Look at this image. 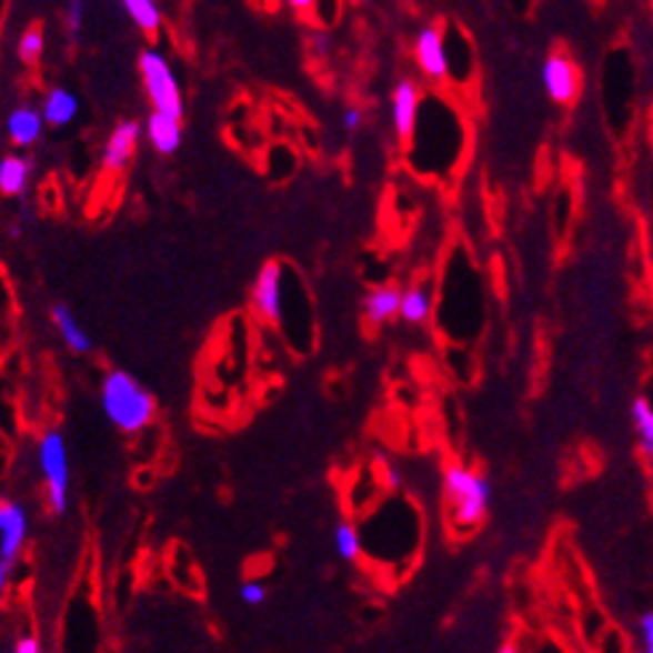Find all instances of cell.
I'll return each instance as SVG.
<instances>
[{
    "label": "cell",
    "instance_id": "cell-20",
    "mask_svg": "<svg viewBox=\"0 0 653 653\" xmlns=\"http://www.w3.org/2000/svg\"><path fill=\"white\" fill-rule=\"evenodd\" d=\"M333 544H336L339 557L346 560V563H355V560L363 555V539H360V531L352 523L336 525V531H333Z\"/></svg>",
    "mask_w": 653,
    "mask_h": 653
},
{
    "label": "cell",
    "instance_id": "cell-19",
    "mask_svg": "<svg viewBox=\"0 0 653 653\" xmlns=\"http://www.w3.org/2000/svg\"><path fill=\"white\" fill-rule=\"evenodd\" d=\"M123 9L131 17V22L147 36H155L160 30V9L152 0H125Z\"/></svg>",
    "mask_w": 653,
    "mask_h": 653
},
{
    "label": "cell",
    "instance_id": "cell-16",
    "mask_svg": "<svg viewBox=\"0 0 653 653\" xmlns=\"http://www.w3.org/2000/svg\"><path fill=\"white\" fill-rule=\"evenodd\" d=\"M78 115V97L67 89H53L46 97L43 104V120L51 125H67Z\"/></svg>",
    "mask_w": 653,
    "mask_h": 653
},
{
    "label": "cell",
    "instance_id": "cell-10",
    "mask_svg": "<svg viewBox=\"0 0 653 653\" xmlns=\"http://www.w3.org/2000/svg\"><path fill=\"white\" fill-rule=\"evenodd\" d=\"M139 137H142V125H139L137 120H123V123H118L104 144V152H102L104 169L123 171L125 165H129L133 150H137Z\"/></svg>",
    "mask_w": 653,
    "mask_h": 653
},
{
    "label": "cell",
    "instance_id": "cell-25",
    "mask_svg": "<svg viewBox=\"0 0 653 653\" xmlns=\"http://www.w3.org/2000/svg\"><path fill=\"white\" fill-rule=\"evenodd\" d=\"M13 653H43V645H40L38 637L24 635V637L17 640V645H13Z\"/></svg>",
    "mask_w": 653,
    "mask_h": 653
},
{
    "label": "cell",
    "instance_id": "cell-4",
    "mask_svg": "<svg viewBox=\"0 0 653 653\" xmlns=\"http://www.w3.org/2000/svg\"><path fill=\"white\" fill-rule=\"evenodd\" d=\"M38 464L46 480L49 504L57 515L67 512V491H70V462H67V445L59 432H46L38 443Z\"/></svg>",
    "mask_w": 653,
    "mask_h": 653
},
{
    "label": "cell",
    "instance_id": "cell-29",
    "mask_svg": "<svg viewBox=\"0 0 653 653\" xmlns=\"http://www.w3.org/2000/svg\"><path fill=\"white\" fill-rule=\"evenodd\" d=\"M499 653H523V651H520V645L515 643V640H506L502 649H499Z\"/></svg>",
    "mask_w": 653,
    "mask_h": 653
},
{
    "label": "cell",
    "instance_id": "cell-23",
    "mask_svg": "<svg viewBox=\"0 0 653 653\" xmlns=\"http://www.w3.org/2000/svg\"><path fill=\"white\" fill-rule=\"evenodd\" d=\"M240 600L245 605H262L267 600V586L262 582H245L240 586Z\"/></svg>",
    "mask_w": 653,
    "mask_h": 653
},
{
    "label": "cell",
    "instance_id": "cell-12",
    "mask_svg": "<svg viewBox=\"0 0 653 653\" xmlns=\"http://www.w3.org/2000/svg\"><path fill=\"white\" fill-rule=\"evenodd\" d=\"M147 137L160 155H171L182 147V120L163 115V112H152L147 120Z\"/></svg>",
    "mask_w": 653,
    "mask_h": 653
},
{
    "label": "cell",
    "instance_id": "cell-6",
    "mask_svg": "<svg viewBox=\"0 0 653 653\" xmlns=\"http://www.w3.org/2000/svg\"><path fill=\"white\" fill-rule=\"evenodd\" d=\"M413 53H416V62L422 67L426 78L445 80L451 76V57L449 49H445L443 30H440L438 24L419 30L416 43H413Z\"/></svg>",
    "mask_w": 653,
    "mask_h": 653
},
{
    "label": "cell",
    "instance_id": "cell-3",
    "mask_svg": "<svg viewBox=\"0 0 653 653\" xmlns=\"http://www.w3.org/2000/svg\"><path fill=\"white\" fill-rule=\"evenodd\" d=\"M139 72H142L147 97H150L155 112H163V115L182 120L184 115V99L182 89H179L177 72L171 70L169 59L160 51L147 49L139 57Z\"/></svg>",
    "mask_w": 653,
    "mask_h": 653
},
{
    "label": "cell",
    "instance_id": "cell-24",
    "mask_svg": "<svg viewBox=\"0 0 653 653\" xmlns=\"http://www.w3.org/2000/svg\"><path fill=\"white\" fill-rule=\"evenodd\" d=\"M64 22H67V27H70L72 36H76V32L80 30V27H83V6H80V3H72L70 9H67Z\"/></svg>",
    "mask_w": 653,
    "mask_h": 653
},
{
    "label": "cell",
    "instance_id": "cell-13",
    "mask_svg": "<svg viewBox=\"0 0 653 653\" xmlns=\"http://www.w3.org/2000/svg\"><path fill=\"white\" fill-rule=\"evenodd\" d=\"M400 299H403V291L395 289V285H379V289L369 291V297L363 299V312L369 323L382 325L400 315Z\"/></svg>",
    "mask_w": 653,
    "mask_h": 653
},
{
    "label": "cell",
    "instance_id": "cell-11",
    "mask_svg": "<svg viewBox=\"0 0 653 653\" xmlns=\"http://www.w3.org/2000/svg\"><path fill=\"white\" fill-rule=\"evenodd\" d=\"M43 123V110H36L32 104H19L6 120V131H9L13 144L30 147L32 142H38Z\"/></svg>",
    "mask_w": 653,
    "mask_h": 653
},
{
    "label": "cell",
    "instance_id": "cell-9",
    "mask_svg": "<svg viewBox=\"0 0 653 653\" xmlns=\"http://www.w3.org/2000/svg\"><path fill=\"white\" fill-rule=\"evenodd\" d=\"M30 520H27L24 506L17 502H0V560L13 563L27 542Z\"/></svg>",
    "mask_w": 653,
    "mask_h": 653
},
{
    "label": "cell",
    "instance_id": "cell-5",
    "mask_svg": "<svg viewBox=\"0 0 653 653\" xmlns=\"http://www.w3.org/2000/svg\"><path fill=\"white\" fill-rule=\"evenodd\" d=\"M253 310L270 323L283 320V264L267 262L253 280Z\"/></svg>",
    "mask_w": 653,
    "mask_h": 653
},
{
    "label": "cell",
    "instance_id": "cell-22",
    "mask_svg": "<svg viewBox=\"0 0 653 653\" xmlns=\"http://www.w3.org/2000/svg\"><path fill=\"white\" fill-rule=\"evenodd\" d=\"M640 653H653V611H645L637 622Z\"/></svg>",
    "mask_w": 653,
    "mask_h": 653
},
{
    "label": "cell",
    "instance_id": "cell-8",
    "mask_svg": "<svg viewBox=\"0 0 653 653\" xmlns=\"http://www.w3.org/2000/svg\"><path fill=\"white\" fill-rule=\"evenodd\" d=\"M419 86L413 83L411 78H403L400 83L392 89V125H395V133L403 142H411L413 133H416V123H419Z\"/></svg>",
    "mask_w": 653,
    "mask_h": 653
},
{
    "label": "cell",
    "instance_id": "cell-14",
    "mask_svg": "<svg viewBox=\"0 0 653 653\" xmlns=\"http://www.w3.org/2000/svg\"><path fill=\"white\" fill-rule=\"evenodd\" d=\"M51 320L53 325H57L59 336L64 339V344L70 346L72 352H78V355H83V352H91V336L80 329V323L72 315V310L67 304H53L51 310Z\"/></svg>",
    "mask_w": 653,
    "mask_h": 653
},
{
    "label": "cell",
    "instance_id": "cell-21",
    "mask_svg": "<svg viewBox=\"0 0 653 653\" xmlns=\"http://www.w3.org/2000/svg\"><path fill=\"white\" fill-rule=\"evenodd\" d=\"M43 46H46L43 30H40L38 24L30 27V30H24V36L19 38V43H17L19 59H22L24 64H36L40 59V53H43Z\"/></svg>",
    "mask_w": 653,
    "mask_h": 653
},
{
    "label": "cell",
    "instance_id": "cell-2",
    "mask_svg": "<svg viewBox=\"0 0 653 653\" xmlns=\"http://www.w3.org/2000/svg\"><path fill=\"white\" fill-rule=\"evenodd\" d=\"M443 493L456 529H475L491 510L493 489L489 478L462 464H449L443 475Z\"/></svg>",
    "mask_w": 653,
    "mask_h": 653
},
{
    "label": "cell",
    "instance_id": "cell-15",
    "mask_svg": "<svg viewBox=\"0 0 653 653\" xmlns=\"http://www.w3.org/2000/svg\"><path fill=\"white\" fill-rule=\"evenodd\" d=\"M32 163L22 155H6L0 160V192L3 195H22L30 182Z\"/></svg>",
    "mask_w": 653,
    "mask_h": 653
},
{
    "label": "cell",
    "instance_id": "cell-26",
    "mask_svg": "<svg viewBox=\"0 0 653 653\" xmlns=\"http://www.w3.org/2000/svg\"><path fill=\"white\" fill-rule=\"evenodd\" d=\"M360 123H363V112L355 110V107H352V110H346V112H344V118H342L344 131H358V129H360Z\"/></svg>",
    "mask_w": 653,
    "mask_h": 653
},
{
    "label": "cell",
    "instance_id": "cell-18",
    "mask_svg": "<svg viewBox=\"0 0 653 653\" xmlns=\"http://www.w3.org/2000/svg\"><path fill=\"white\" fill-rule=\"evenodd\" d=\"M432 312V297L424 285H413V289L403 291V299H400V318L405 323H424Z\"/></svg>",
    "mask_w": 653,
    "mask_h": 653
},
{
    "label": "cell",
    "instance_id": "cell-27",
    "mask_svg": "<svg viewBox=\"0 0 653 653\" xmlns=\"http://www.w3.org/2000/svg\"><path fill=\"white\" fill-rule=\"evenodd\" d=\"M9 571H11V563H6V560H0V597H3L6 584H9Z\"/></svg>",
    "mask_w": 653,
    "mask_h": 653
},
{
    "label": "cell",
    "instance_id": "cell-28",
    "mask_svg": "<svg viewBox=\"0 0 653 653\" xmlns=\"http://www.w3.org/2000/svg\"><path fill=\"white\" fill-rule=\"evenodd\" d=\"M386 483H390V489H398L400 485V472L395 470V466H390V470H386Z\"/></svg>",
    "mask_w": 653,
    "mask_h": 653
},
{
    "label": "cell",
    "instance_id": "cell-17",
    "mask_svg": "<svg viewBox=\"0 0 653 653\" xmlns=\"http://www.w3.org/2000/svg\"><path fill=\"white\" fill-rule=\"evenodd\" d=\"M632 426L637 432V445L645 456L653 459V403L649 398H635L630 405Z\"/></svg>",
    "mask_w": 653,
    "mask_h": 653
},
{
    "label": "cell",
    "instance_id": "cell-1",
    "mask_svg": "<svg viewBox=\"0 0 653 653\" xmlns=\"http://www.w3.org/2000/svg\"><path fill=\"white\" fill-rule=\"evenodd\" d=\"M102 409L120 432H142L155 416V398L131 373L110 371L102 384Z\"/></svg>",
    "mask_w": 653,
    "mask_h": 653
},
{
    "label": "cell",
    "instance_id": "cell-30",
    "mask_svg": "<svg viewBox=\"0 0 653 653\" xmlns=\"http://www.w3.org/2000/svg\"><path fill=\"white\" fill-rule=\"evenodd\" d=\"M315 49H318V53H325V49H329V38L315 36Z\"/></svg>",
    "mask_w": 653,
    "mask_h": 653
},
{
    "label": "cell",
    "instance_id": "cell-7",
    "mask_svg": "<svg viewBox=\"0 0 653 653\" xmlns=\"http://www.w3.org/2000/svg\"><path fill=\"white\" fill-rule=\"evenodd\" d=\"M542 86L557 104H571L579 93V70L565 53H552L542 64Z\"/></svg>",
    "mask_w": 653,
    "mask_h": 653
}]
</instances>
